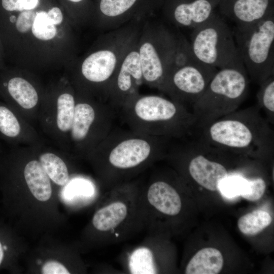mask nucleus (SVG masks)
<instances>
[{
	"mask_svg": "<svg viewBox=\"0 0 274 274\" xmlns=\"http://www.w3.org/2000/svg\"><path fill=\"white\" fill-rule=\"evenodd\" d=\"M189 42L198 60L217 69L227 66L239 55L233 30L216 12L192 29Z\"/></svg>",
	"mask_w": 274,
	"mask_h": 274,
	"instance_id": "9",
	"label": "nucleus"
},
{
	"mask_svg": "<svg viewBox=\"0 0 274 274\" xmlns=\"http://www.w3.org/2000/svg\"><path fill=\"white\" fill-rule=\"evenodd\" d=\"M250 179L244 173L236 170L220 182L218 191L228 198L241 196L246 190Z\"/></svg>",
	"mask_w": 274,
	"mask_h": 274,
	"instance_id": "24",
	"label": "nucleus"
},
{
	"mask_svg": "<svg viewBox=\"0 0 274 274\" xmlns=\"http://www.w3.org/2000/svg\"><path fill=\"white\" fill-rule=\"evenodd\" d=\"M143 22H131L108 31L99 48L81 64L80 80L85 88L82 93L106 102L109 84L124 56L138 42Z\"/></svg>",
	"mask_w": 274,
	"mask_h": 274,
	"instance_id": "4",
	"label": "nucleus"
},
{
	"mask_svg": "<svg viewBox=\"0 0 274 274\" xmlns=\"http://www.w3.org/2000/svg\"><path fill=\"white\" fill-rule=\"evenodd\" d=\"M0 95L29 123L34 126L38 122L43 97L27 79L6 72L0 73Z\"/></svg>",
	"mask_w": 274,
	"mask_h": 274,
	"instance_id": "13",
	"label": "nucleus"
},
{
	"mask_svg": "<svg viewBox=\"0 0 274 274\" xmlns=\"http://www.w3.org/2000/svg\"><path fill=\"white\" fill-rule=\"evenodd\" d=\"M31 32L38 39L48 41L55 37L57 29L55 25L48 17L47 12L41 11L36 12Z\"/></svg>",
	"mask_w": 274,
	"mask_h": 274,
	"instance_id": "26",
	"label": "nucleus"
},
{
	"mask_svg": "<svg viewBox=\"0 0 274 274\" xmlns=\"http://www.w3.org/2000/svg\"><path fill=\"white\" fill-rule=\"evenodd\" d=\"M68 1L76 4H84L87 0H68Z\"/></svg>",
	"mask_w": 274,
	"mask_h": 274,
	"instance_id": "34",
	"label": "nucleus"
},
{
	"mask_svg": "<svg viewBox=\"0 0 274 274\" xmlns=\"http://www.w3.org/2000/svg\"><path fill=\"white\" fill-rule=\"evenodd\" d=\"M76 105V94L58 91L43 97L38 122L44 134L56 147L69 153V135Z\"/></svg>",
	"mask_w": 274,
	"mask_h": 274,
	"instance_id": "11",
	"label": "nucleus"
},
{
	"mask_svg": "<svg viewBox=\"0 0 274 274\" xmlns=\"http://www.w3.org/2000/svg\"><path fill=\"white\" fill-rule=\"evenodd\" d=\"M48 17L54 25L61 24L63 20V15L60 9L58 7H53L47 12Z\"/></svg>",
	"mask_w": 274,
	"mask_h": 274,
	"instance_id": "32",
	"label": "nucleus"
},
{
	"mask_svg": "<svg viewBox=\"0 0 274 274\" xmlns=\"http://www.w3.org/2000/svg\"><path fill=\"white\" fill-rule=\"evenodd\" d=\"M9 250L8 245L1 240L0 238V267L3 265V263L6 257L7 252Z\"/></svg>",
	"mask_w": 274,
	"mask_h": 274,
	"instance_id": "33",
	"label": "nucleus"
},
{
	"mask_svg": "<svg viewBox=\"0 0 274 274\" xmlns=\"http://www.w3.org/2000/svg\"><path fill=\"white\" fill-rule=\"evenodd\" d=\"M173 140L131 129L129 131L112 130L86 157L102 162L110 172L129 173L166 155Z\"/></svg>",
	"mask_w": 274,
	"mask_h": 274,
	"instance_id": "3",
	"label": "nucleus"
},
{
	"mask_svg": "<svg viewBox=\"0 0 274 274\" xmlns=\"http://www.w3.org/2000/svg\"><path fill=\"white\" fill-rule=\"evenodd\" d=\"M272 218L267 212L258 210L242 216L238 220L239 230L246 235H255L271 223Z\"/></svg>",
	"mask_w": 274,
	"mask_h": 274,
	"instance_id": "22",
	"label": "nucleus"
},
{
	"mask_svg": "<svg viewBox=\"0 0 274 274\" xmlns=\"http://www.w3.org/2000/svg\"><path fill=\"white\" fill-rule=\"evenodd\" d=\"M138 42L124 56L108 87L106 102L114 111L120 110L130 97L139 93L140 86L144 84Z\"/></svg>",
	"mask_w": 274,
	"mask_h": 274,
	"instance_id": "14",
	"label": "nucleus"
},
{
	"mask_svg": "<svg viewBox=\"0 0 274 274\" xmlns=\"http://www.w3.org/2000/svg\"><path fill=\"white\" fill-rule=\"evenodd\" d=\"M220 13L235 26L252 24L274 13V0H219Z\"/></svg>",
	"mask_w": 274,
	"mask_h": 274,
	"instance_id": "17",
	"label": "nucleus"
},
{
	"mask_svg": "<svg viewBox=\"0 0 274 274\" xmlns=\"http://www.w3.org/2000/svg\"><path fill=\"white\" fill-rule=\"evenodd\" d=\"M129 265L133 273H155L157 272L151 251L145 247L138 249L134 252Z\"/></svg>",
	"mask_w": 274,
	"mask_h": 274,
	"instance_id": "25",
	"label": "nucleus"
},
{
	"mask_svg": "<svg viewBox=\"0 0 274 274\" xmlns=\"http://www.w3.org/2000/svg\"><path fill=\"white\" fill-rule=\"evenodd\" d=\"M219 0H164V19L177 28L193 29L215 12Z\"/></svg>",
	"mask_w": 274,
	"mask_h": 274,
	"instance_id": "15",
	"label": "nucleus"
},
{
	"mask_svg": "<svg viewBox=\"0 0 274 274\" xmlns=\"http://www.w3.org/2000/svg\"><path fill=\"white\" fill-rule=\"evenodd\" d=\"M265 188L266 183L262 178H252L249 181L246 190L241 196L247 200L255 201L263 196Z\"/></svg>",
	"mask_w": 274,
	"mask_h": 274,
	"instance_id": "28",
	"label": "nucleus"
},
{
	"mask_svg": "<svg viewBox=\"0 0 274 274\" xmlns=\"http://www.w3.org/2000/svg\"><path fill=\"white\" fill-rule=\"evenodd\" d=\"M146 197L149 206L163 214L175 216L181 211L180 196L174 187L166 181L158 180L150 183Z\"/></svg>",
	"mask_w": 274,
	"mask_h": 274,
	"instance_id": "19",
	"label": "nucleus"
},
{
	"mask_svg": "<svg viewBox=\"0 0 274 274\" xmlns=\"http://www.w3.org/2000/svg\"><path fill=\"white\" fill-rule=\"evenodd\" d=\"M163 1L99 0V25L110 31L131 22H144L161 10Z\"/></svg>",
	"mask_w": 274,
	"mask_h": 274,
	"instance_id": "12",
	"label": "nucleus"
},
{
	"mask_svg": "<svg viewBox=\"0 0 274 274\" xmlns=\"http://www.w3.org/2000/svg\"><path fill=\"white\" fill-rule=\"evenodd\" d=\"M65 196L69 199L74 197L87 196L92 194V188L86 181L75 178L64 186Z\"/></svg>",
	"mask_w": 274,
	"mask_h": 274,
	"instance_id": "27",
	"label": "nucleus"
},
{
	"mask_svg": "<svg viewBox=\"0 0 274 274\" xmlns=\"http://www.w3.org/2000/svg\"><path fill=\"white\" fill-rule=\"evenodd\" d=\"M33 147L38 160L51 181L58 186H64L73 179L64 160V151L46 145L44 142Z\"/></svg>",
	"mask_w": 274,
	"mask_h": 274,
	"instance_id": "18",
	"label": "nucleus"
},
{
	"mask_svg": "<svg viewBox=\"0 0 274 274\" xmlns=\"http://www.w3.org/2000/svg\"><path fill=\"white\" fill-rule=\"evenodd\" d=\"M257 105L223 116L197 130L209 144L245 157L265 158L274 150V132Z\"/></svg>",
	"mask_w": 274,
	"mask_h": 274,
	"instance_id": "1",
	"label": "nucleus"
},
{
	"mask_svg": "<svg viewBox=\"0 0 274 274\" xmlns=\"http://www.w3.org/2000/svg\"><path fill=\"white\" fill-rule=\"evenodd\" d=\"M153 17L143 22L138 49L144 84L159 90L175 59L178 32Z\"/></svg>",
	"mask_w": 274,
	"mask_h": 274,
	"instance_id": "6",
	"label": "nucleus"
},
{
	"mask_svg": "<svg viewBox=\"0 0 274 274\" xmlns=\"http://www.w3.org/2000/svg\"><path fill=\"white\" fill-rule=\"evenodd\" d=\"M3 9L7 12L32 10L39 4V0H1Z\"/></svg>",
	"mask_w": 274,
	"mask_h": 274,
	"instance_id": "29",
	"label": "nucleus"
},
{
	"mask_svg": "<svg viewBox=\"0 0 274 274\" xmlns=\"http://www.w3.org/2000/svg\"><path fill=\"white\" fill-rule=\"evenodd\" d=\"M218 71L197 59L170 70L159 90L190 110Z\"/></svg>",
	"mask_w": 274,
	"mask_h": 274,
	"instance_id": "10",
	"label": "nucleus"
},
{
	"mask_svg": "<svg viewBox=\"0 0 274 274\" xmlns=\"http://www.w3.org/2000/svg\"><path fill=\"white\" fill-rule=\"evenodd\" d=\"M43 274H69L70 272L61 263L56 261H48L42 267Z\"/></svg>",
	"mask_w": 274,
	"mask_h": 274,
	"instance_id": "31",
	"label": "nucleus"
},
{
	"mask_svg": "<svg viewBox=\"0 0 274 274\" xmlns=\"http://www.w3.org/2000/svg\"><path fill=\"white\" fill-rule=\"evenodd\" d=\"M257 93V106L262 111L271 125L274 124V75L260 85Z\"/></svg>",
	"mask_w": 274,
	"mask_h": 274,
	"instance_id": "23",
	"label": "nucleus"
},
{
	"mask_svg": "<svg viewBox=\"0 0 274 274\" xmlns=\"http://www.w3.org/2000/svg\"><path fill=\"white\" fill-rule=\"evenodd\" d=\"M249 85V78L239 55L218 70L191 109L197 130L237 110L247 96Z\"/></svg>",
	"mask_w": 274,
	"mask_h": 274,
	"instance_id": "5",
	"label": "nucleus"
},
{
	"mask_svg": "<svg viewBox=\"0 0 274 274\" xmlns=\"http://www.w3.org/2000/svg\"><path fill=\"white\" fill-rule=\"evenodd\" d=\"M232 30L249 78L260 85L274 75V13L252 24L235 26Z\"/></svg>",
	"mask_w": 274,
	"mask_h": 274,
	"instance_id": "7",
	"label": "nucleus"
},
{
	"mask_svg": "<svg viewBox=\"0 0 274 274\" xmlns=\"http://www.w3.org/2000/svg\"><path fill=\"white\" fill-rule=\"evenodd\" d=\"M0 139L12 146H35L44 142L34 126L0 101Z\"/></svg>",
	"mask_w": 274,
	"mask_h": 274,
	"instance_id": "16",
	"label": "nucleus"
},
{
	"mask_svg": "<svg viewBox=\"0 0 274 274\" xmlns=\"http://www.w3.org/2000/svg\"><path fill=\"white\" fill-rule=\"evenodd\" d=\"M114 113L107 102L80 92L76 94L69 153L86 157L112 130Z\"/></svg>",
	"mask_w": 274,
	"mask_h": 274,
	"instance_id": "8",
	"label": "nucleus"
},
{
	"mask_svg": "<svg viewBox=\"0 0 274 274\" xmlns=\"http://www.w3.org/2000/svg\"><path fill=\"white\" fill-rule=\"evenodd\" d=\"M129 213V206L125 201L115 200L102 207L94 214L92 224L98 231H113L125 222Z\"/></svg>",
	"mask_w": 274,
	"mask_h": 274,
	"instance_id": "20",
	"label": "nucleus"
},
{
	"mask_svg": "<svg viewBox=\"0 0 274 274\" xmlns=\"http://www.w3.org/2000/svg\"><path fill=\"white\" fill-rule=\"evenodd\" d=\"M35 15L36 12L32 10L21 12L14 23L16 30L20 33L27 32L31 28Z\"/></svg>",
	"mask_w": 274,
	"mask_h": 274,
	"instance_id": "30",
	"label": "nucleus"
},
{
	"mask_svg": "<svg viewBox=\"0 0 274 274\" xmlns=\"http://www.w3.org/2000/svg\"><path fill=\"white\" fill-rule=\"evenodd\" d=\"M223 265V258L220 251L206 248L198 251L190 259L185 269L187 274H217Z\"/></svg>",
	"mask_w": 274,
	"mask_h": 274,
	"instance_id": "21",
	"label": "nucleus"
},
{
	"mask_svg": "<svg viewBox=\"0 0 274 274\" xmlns=\"http://www.w3.org/2000/svg\"><path fill=\"white\" fill-rule=\"evenodd\" d=\"M2 151H3L2 146L1 143L0 142V156L2 154Z\"/></svg>",
	"mask_w": 274,
	"mask_h": 274,
	"instance_id": "35",
	"label": "nucleus"
},
{
	"mask_svg": "<svg viewBox=\"0 0 274 274\" xmlns=\"http://www.w3.org/2000/svg\"><path fill=\"white\" fill-rule=\"evenodd\" d=\"M120 111L131 130L144 134L176 139L197 130L196 119L190 110L162 95L137 93Z\"/></svg>",
	"mask_w": 274,
	"mask_h": 274,
	"instance_id": "2",
	"label": "nucleus"
}]
</instances>
